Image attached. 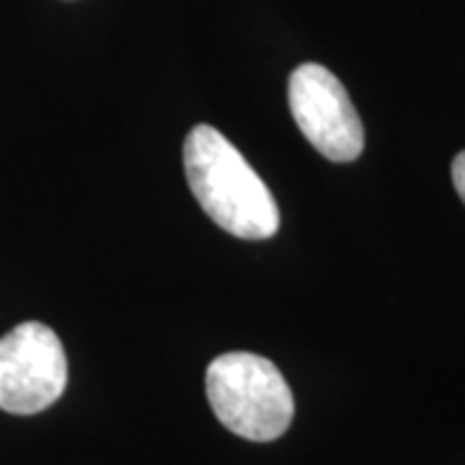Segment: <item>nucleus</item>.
<instances>
[{
    "label": "nucleus",
    "instance_id": "obj_1",
    "mask_svg": "<svg viewBox=\"0 0 465 465\" xmlns=\"http://www.w3.org/2000/svg\"><path fill=\"white\" fill-rule=\"evenodd\" d=\"M183 171L200 207L225 232L266 241L280 231V210L259 173L210 124H197L183 143Z\"/></svg>",
    "mask_w": 465,
    "mask_h": 465
},
{
    "label": "nucleus",
    "instance_id": "obj_2",
    "mask_svg": "<svg viewBox=\"0 0 465 465\" xmlns=\"http://www.w3.org/2000/svg\"><path fill=\"white\" fill-rule=\"evenodd\" d=\"M207 399L220 424L251 442L282 437L295 416V399L280 367L251 351H228L210 362Z\"/></svg>",
    "mask_w": 465,
    "mask_h": 465
},
{
    "label": "nucleus",
    "instance_id": "obj_3",
    "mask_svg": "<svg viewBox=\"0 0 465 465\" xmlns=\"http://www.w3.org/2000/svg\"><path fill=\"white\" fill-rule=\"evenodd\" d=\"M67 357L60 336L39 321H26L0 336V409L39 414L63 396Z\"/></svg>",
    "mask_w": 465,
    "mask_h": 465
},
{
    "label": "nucleus",
    "instance_id": "obj_4",
    "mask_svg": "<svg viewBox=\"0 0 465 465\" xmlns=\"http://www.w3.org/2000/svg\"><path fill=\"white\" fill-rule=\"evenodd\" d=\"M290 109L300 133L336 163L357 161L365 150V130L344 84L329 67L305 63L292 70L287 85Z\"/></svg>",
    "mask_w": 465,
    "mask_h": 465
},
{
    "label": "nucleus",
    "instance_id": "obj_5",
    "mask_svg": "<svg viewBox=\"0 0 465 465\" xmlns=\"http://www.w3.org/2000/svg\"><path fill=\"white\" fill-rule=\"evenodd\" d=\"M452 183H455L460 200L465 202V150L463 153H458L455 161H452Z\"/></svg>",
    "mask_w": 465,
    "mask_h": 465
}]
</instances>
